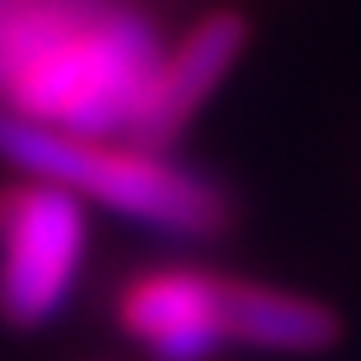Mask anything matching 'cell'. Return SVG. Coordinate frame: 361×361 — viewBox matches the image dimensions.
Listing matches in <instances>:
<instances>
[{
  "instance_id": "6da1fadb",
  "label": "cell",
  "mask_w": 361,
  "mask_h": 361,
  "mask_svg": "<svg viewBox=\"0 0 361 361\" xmlns=\"http://www.w3.org/2000/svg\"><path fill=\"white\" fill-rule=\"evenodd\" d=\"M160 38L132 10L90 19L14 0L0 5V94L10 113L75 136H132L160 75Z\"/></svg>"
},
{
  "instance_id": "7a4b0ae2",
  "label": "cell",
  "mask_w": 361,
  "mask_h": 361,
  "mask_svg": "<svg viewBox=\"0 0 361 361\" xmlns=\"http://www.w3.org/2000/svg\"><path fill=\"white\" fill-rule=\"evenodd\" d=\"M0 160L160 235L202 240L226 226V197L207 178L146 146H108L99 136H75L19 113H0Z\"/></svg>"
},
{
  "instance_id": "3957f363",
  "label": "cell",
  "mask_w": 361,
  "mask_h": 361,
  "mask_svg": "<svg viewBox=\"0 0 361 361\" xmlns=\"http://www.w3.org/2000/svg\"><path fill=\"white\" fill-rule=\"evenodd\" d=\"M90 221L85 202L61 183L28 178L0 192V319L42 329L75 295Z\"/></svg>"
},
{
  "instance_id": "277c9868",
  "label": "cell",
  "mask_w": 361,
  "mask_h": 361,
  "mask_svg": "<svg viewBox=\"0 0 361 361\" xmlns=\"http://www.w3.org/2000/svg\"><path fill=\"white\" fill-rule=\"evenodd\" d=\"M118 319L150 361H216L230 348L226 277L192 268L136 277L118 295Z\"/></svg>"
},
{
  "instance_id": "5b68a950",
  "label": "cell",
  "mask_w": 361,
  "mask_h": 361,
  "mask_svg": "<svg viewBox=\"0 0 361 361\" xmlns=\"http://www.w3.org/2000/svg\"><path fill=\"white\" fill-rule=\"evenodd\" d=\"M244 42H249V24L235 10H216L202 24L188 28L183 42L160 61V75H155L150 104L132 132V146L160 150L164 141H174L188 127V118L212 99L216 85L226 80V71L240 61Z\"/></svg>"
},
{
  "instance_id": "8992f818",
  "label": "cell",
  "mask_w": 361,
  "mask_h": 361,
  "mask_svg": "<svg viewBox=\"0 0 361 361\" xmlns=\"http://www.w3.org/2000/svg\"><path fill=\"white\" fill-rule=\"evenodd\" d=\"M226 334L230 343L263 352H324L343 338V319L305 295L226 281Z\"/></svg>"
}]
</instances>
